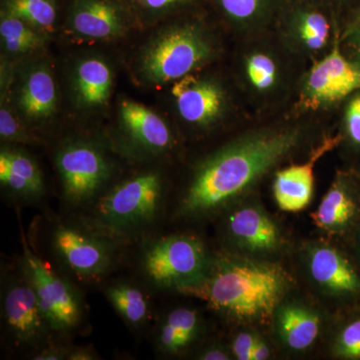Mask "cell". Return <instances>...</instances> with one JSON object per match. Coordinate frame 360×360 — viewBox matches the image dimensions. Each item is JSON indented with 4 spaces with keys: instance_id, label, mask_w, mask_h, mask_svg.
Here are the masks:
<instances>
[{
    "instance_id": "obj_11",
    "label": "cell",
    "mask_w": 360,
    "mask_h": 360,
    "mask_svg": "<svg viewBox=\"0 0 360 360\" xmlns=\"http://www.w3.org/2000/svg\"><path fill=\"white\" fill-rule=\"evenodd\" d=\"M360 90V63L349 60L336 44L328 56L315 63L304 84L311 108L335 103Z\"/></svg>"
},
{
    "instance_id": "obj_29",
    "label": "cell",
    "mask_w": 360,
    "mask_h": 360,
    "mask_svg": "<svg viewBox=\"0 0 360 360\" xmlns=\"http://www.w3.org/2000/svg\"><path fill=\"white\" fill-rule=\"evenodd\" d=\"M343 141L347 142L354 153H360V91L355 92L347 103Z\"/></svg>"
},
{
    "instance_id": "obj_19",
    "label": "cell",
    "mask_w": 360,
    "mask_h": 360,
    "mask_svg": "<svg viewBox=\"0 0 360 360\" xmlns=\"http://www.w3.org/2000/svg\"><path fill=\"white\" fill-rule=\"evenodd\" d=\"M16 101L22 115L32 122H44L56 112L58 91L53 75L46 65H35L26 73Z\"/></svg>"
},
{
    "instance_id": "obj_36",
    "label": "cell",
    "mask_w": 360,
    "mask_h": 360,
    "mask_svg": "<svg viewBox=\"0 0 360 360\" xmlns=\"http://www.w3.org/2000/svg\"><path fill=\"white\" fill-rule=\"evenodd\" d=\"M63 354L61 350L56 349V348H49V349L44 350L35 356L37 360H56L63 359Z\"/></svg>"
},
{
    "instance_id": "obj_21",
    "label": "cell",
    "mask_w": 360,
    "mask_h": 360,
    "mask_svg": "<svg viewBox=\"0 0 360 360\" xmlns=\"http://www.w3.org/2000/svg\"><path fill=\"white\" fill-rule=\"evenodd\" d=\"M0 181L21 195L37 196L44 191V179L37 163L13 149H2L0 153Z\"/></svg>"
},
{
    "instance_id": "obj_9",
    "label": "cell",
    "mask_w": 360,
    "mask_h": 360,
    "mask_svg": "<svg viewBox=\"0 0 360 360\" xmlns=\"http://www.w3.org/2000/svg\"><path fill=\"white\" fill-rule=\"evenodd\" d=\"M23 269L37 292L47 324L58 330L75 328L79 321L80 307L70 286L27 246L25 248Z\"/></svg>"
},
{
    "instance_id": "obj_1",
    "label": "cell",
    "mask_w": 360,
    "mask_h": 360,
    "mask_svg": "<svg viewBox=\"0 0 360 360\" xmlns=\"http://www.w3.org/2000/svg\"><path fill=\"white\" fill-rule=\"evenodd\" d=\"M300 141L296 129L246 135L205 160L194 175L180 205L186 217H205L245 195Z\"/></svg>"
},
{
    "instance_id": "obj_3",
    "label": "cell",
    "mask_w": 360,
    "mask_h": 360,
    "mask_svg": "<svg viewBox=\"0 0 360 360\" xmlns=\"http://www.w3.org/2000/svg\"><path fill=\"white\" fill-rule=\"evenodd\" d=\"M212 53L210 42L198 28H168L144 47L139 58V72L149 84L176 82L205 65Z\"/></svg>"
},
{
    "instance_id": "obj_30",
    "label": "cell",
    "mask_w": 360,
    "mask_h": 360,
    "mask_svg": "<svg viewBox=\"0 0 360 360\" xmlns=\"http://www.w3.org/2000/svg\"><path fill=\"white\" fill-rule=\"evenodd\" d=\"M0 136L2 141L18 143H30L32 141V137L20 127L13 113L4 104L0 110Z\"/></svg>"
},
{
    "instance_id": "obj_27",
    "label": "cell",
    "mask_w": 360,
    "mask_h": 360,
    "mask_svg": "<svg viewBox=\"0 0 360 360\" xmlns=\"http://www.w3.org/2000/svg\"><path fill=\"white\" fill-rule=\"evenodd\" d=\"M298 37L307 49L321 51L328 44L330 25L323 14L307 11L300 14L296 23Z\"/></svg>"
},
{
    "instance_id": "obj_34",
    "label": "cell",
    "mask_w": 360,
    "mask_h": 360,
    "mask_svg": "<svg viewBox=\"0 0 360 360\" xmlns=\"http://www.w3.org/2000/svg\"><path fill=\"white\" fill-rule=\"evenodd\" d=\"M141 6L149 11H160L180 4L184 0H137Z\"/></svg>"
},
{
    "instance_id": "obj_5",
    "label": "cell",
    "mask_w": 360,
    "mask_h": 360,
    "mask_svg": "<svg viewBox=\"0 0 360 360\" xmlns=\"http://www.w3.org/2000/svg\"><path fill=\"white\" fill-rule=\"evenodd\" d=\"M202 241L188 234L162 238L144 255L143 266L153 283L180 292L198 285L210 267Z\"/></svg>"
},
{
    "instance_id": "obj_26",
    "label": "cell",
    "mask_w": 360,
    "mask_h": 360,
    "mask_svg": "<svg viewBox=\"0 0 360 360\" xmlns=\"http://www.w3.org/2000/svg\"><path fill=\"white\" fill-rule=\"evenodd\" d=\"M108 296L118 314L131 324H141L148 314V305L142 291L127 284L108 288Z\"/></svg>"
},
{
    "instance_id": "obj_10",
    "label": "cell",
    "mask_w": 360,
    "mask_h": 360,
    "mask_svg": "<svg viewBox=\"0 0 360 360\" xmlns=\"http://www.w3.org/2000/svg\"><path fill=\"white\" fill-rule=\"evenodd\" d=\"M65 198L71 202L89 200L110 179L108 160L98 149L89 144L65 146L56 158Z\"/></svg>"
},
{
    "instance_id": "obj_17",
    "label": "cell",
    "mask_w": 360,
    "mask_h": 360,
    "mask_svg": "<svg viewBox=\"0 0 360 360\" xmlns=\"http://www.w3.org/2000/svg\"><path fill=\"white\" fill-rule=\"evenodd\" d=\"M120 115L123 129L141 148L160 153L172 146V135L167 123L146 106L135 101H122Z\"/></svg>"
},
{
    "instance_id": "obj_33",
    "label": "cell",
    "mask_w": 360,
    "mask_h": 360,
    "mask_svg": "<svg viewBox=\"0 0 360 360\" xmlns=\"http://www.w3.org/2000/svg\"><path fill=\"white\" fill-rule=\"evenodd\" d=\"M231 352H227L225 348L213 345L205 348L198 356V359L203 360H227L231 359Z\"/></svg>"
},
{
    "instance_id": "obj_4",
    "label": "cell",
    "mask_w": 360,
    "mask_h": 360,
    "mask_svg": "<svg viewBox=\"0 0 360 360\" xmlns=\"http://www.w3.org/2000/svg\"><path fill=\"white\" fill-rule=\"evenodd\" d=\"M302 260L309 283L336 311L360 305V264L347 245L310 241Z\"/></svg>"
},
{
    "instance_id": "obj_35",
    "label": "cell",
    "mask_w": 360,
    "mask_h": 360,
    "mask_svg": "<svg viewBox=\"0 0 360 360\" xmlns=\"http://www.w3.org/2000/svg\"><path fill=\"white\" fill-rule=\"evenodd\" d=\"M271 355V348L269 343L262 338L257 340V345L251 352L250 360H265L269 359Z\"/></svg>"
},
{
    "instance_id": "obj_22",
    "label": "cell",
    "mask_w": 360,
    "mask_h": 360,
    "mask_svg": "<svg viewBox=\"0 0 360 360\" xmlns=\"http://www.w3.org/2000/svg\"><path fill=\"white\" fill-rule=\"evenodd\" d=\"M328 350L333 359L360 360V305L338 312Z\"/></svg>"
},
{
    "instance_id": "obj_40",
    "label": "cell",
    "mask_w": 360,
    "mask_h": 360,
    "mask_svg": "<svg viewBox=\"0 0 360 360\" xmlns=\"http://www.w3.org/2000/svg\"><path fill=\"white\" fill-rule=\"evenodd\" d=\"M352 34L356 35V37H359V51H360V30H356V32H352Z\"/></svg>"
},
{
    "instance_id": "obj_25",
    "label": "cell",
    "mask_w": 360,
    "mask_h": 360,
    "mask_svg": "<svg viewBox=\"0 0 360 360\" xmlns=\"http://www.w3.org/2000/svg\"><path fill=\"white\" fill-rule=\"evenodd\" d=\"M6 13L41 33L51 32L56 20L53 0H7Z\"/></svg>"
},
{
    "instance_id": "obj_31",
    "label": "cell",
    "mask_w": 360,
    "mask_h": 360,
    "mask_svg": "<svg viewBox=\"0 0 360 360\" xmlns=\"http://www.w3.org/2000/svg\"><path fill=\"white\" fill-rule=\"evenodd\" d=\"M227 15L233 20L245 21L257 15L264 0H219Z\"/></svg>"
},
{
    "instance_id": "obj_13",
    "label": "cell",
    "mask_w": 360,
    "mask_h": 360,
    "mask_svg": "<svg viewBox=\"0 0 360 360\" xmlns=\"http://www.w3.org/2000/svg\"><path fill=\"white\" fill-rule=\"evenodd\" d=\"M342 136L328 137L322 141L307 162L293 165L277 172L274 182V195L283 212H298L311 201L314 189V167L322 156L340 146Z\"/></svg>"
},
{
    "instance_id": "obj_2",
    "label": "cell",
    "mask_w": 360,
    "mask_h": 360,
    "mask_svg": "<svg viewBox=\"0 0 360 360\" xmlns=\"http://www.w3.org/2000/svg\"><path fill=\"white\" fill-rule=\"evenodd\" d=\"M283 267L243 255H222L210 262L200 284L181 292L198 296L212 309L233 321H271L290 288Z\"/></svg>"
},
{
    "instance_id": "obj_23",
    "label": "cell",
    "mask_w": 360,
    "mask_h": 360,
    "mask_svg": "<svg viewBox=\"0 0 360 360\" xmlns=\"http://www.w3.org/2000/svg\"><path fill=\"white\" fill-rule=\"evenodd\" d=\"M200 329V316L195 310L177 309L168 314L161 328L160 345L165 352L176 354L193 342Z\"/></svg>"
},
{
    "instance_id": "obj_8",
    "label": "cell",
    "mask_w": 360,
    "mask_h": 360,
    "mask_svg": "<svg viewBox=\"0 0 360 360\" xmlns=\"http://www.w3.org/2000/svg\"><path fill=\"white\" fill-rule=\"evenodd\" d=\"M311 219L328 236L345 245L352 243L360 233L359 175L345 172L336 175Z\"/></svg>"
},
{
    "instance_id": "obj_14",
    "label": "cell",
    "mask_w": 360,
    "mask_h": 360,
    "mask_svg": "<svg viewBox=\"0 0 360 360\" xmlns=\"http://www.w3.org/2000/svg\"><path fill=\"white\" fill-rule=\"evenodd\" d=\"M172 94L180 116L191 124H212L224 110V92L210 80L186 75L174 82Z\"/></svg>"
},
{
    "instance_id": "obj_12",
    "label": "cell",
    "mask_w": 360,
    "mask_h": 360,
    "mask_svg": "<svg viewBox=\"0 0 360 360\" xmlns=\"http://www.w3.org/2000/svg\"><path fill=\"white\" fill-rule=\"evenodd\" d=\"M277 340L290 352H304L314 347L321 335V312L300 300L281 302L271 319Z\"/></svg>"
},
{
    "instance_id": "obj_15",
    "label": "cell",
    "mask_w": 360,
    "mask_h": 360,
    "mask_svg": "<svg viewBox=\"0 0 360 360\" xmlns=\"http://www.w3.org/2000/svg\"><path fill=\"white\" fill-rule=\"evenodd\" d=\"M4 311L7 326L20 342H34L44 333L47 321L27 277L9 284L4 298Z\"/></svg>"
},
{
    "instance_id": "obj_37",
    "label": "cell",
    "mask_w": 360,
    "mask_h": 360,
    "mask_svg": "<svg viewBox=\"0 0 360 360\" xmlns=\"http://www.w3.org/2000/svg\"><path fill=\"white\" fill-rule=\"evenodd\" d=\"M68 359L72 360H89L94 359V356H92V354H90L89 350L78 349L73 352Z\"/></svg>"
},
{
    "instance_id": "obj_28",
    "label": "cell",
    "mask_w": 360,
    "mask_h": 360,
    "mask_svg": "<svg viewBox=\"0 0 360 360\" xmlns=\"http://www.w3.org/2000/svg\"><path fill=\"white\" fill-rule=\"evenodd\" d=\"M246 75L250 84L260 91L271 89L277 77L276 63L266 54H252L246 61Z\"/></svg>"
},
{
    "instance_id": "obj_32",
    "label": "cell",
    "mask_w": 360,
    "mask_h": 360,
    "mask_svg": "<svg viewBox=\"0 0 360 360\" xmlns=\"http://www.w3.org/2000/svg\"><path fill=\"white\" fill-rule=\"evenodd\" d=\"M259 338L255 331L243 330L238 333L231 342L232 356L238 360H250L251 352Z\"/></svg>"
},
{
    "instance_id": "obj_38",
    "label": "cell",
    "mask_w": 360,
    "mask_h": 360,
    "mask_svg": "<svg viewBox=\"0 0 360 360\" xmlns=\"http://www.w3.org/2000/svg\"><path fill=\"white\" fill-rule=\"evenodd\" d=\"M348 248H350V250L354 253L355 258H356L357 262H359L360 264V233L359 236H355L354 240L352 243H348Z\"/></svg>"
},
{
    "instance_id": "obj_18",
    "label": "cell",
    "mask_w": 360,
    "mask_h": 360,
    "mask_svg": "<svg viewBox=\"0 0 360 360\" xmlns=\"http://www.w3.org/2000/svg\"><path fill=\"white\" fill-rule=\"evenodd\" d=\"M71 27L84 39L106 40L122 34L124 22L108 0H80L71 13Z\"/></svg>"
},
{
    "instance_id": "obj_16",
    "label": "cell",
    "mask_w": 360,
    "mask_h": 360,
    "mask_svg": "<svg viewBox=\"0 0 360 360\" xmlns=\"http://www.w3.org/2000/svg\"><path fill=\"white\" fill-rule=\"evenodd\" d=\"M54 246L68 266L82 276H98L110 264V253L103 243L70 227L56 229Z\"/></svg>"
},
{
    "instance_id": "obj_24",
    "label": "cell",
    "mask_w": 360,
    "mask_h": 360,
    "mask_svg": "<svg viewBox=\"0 0 360 360\" xmlns=\"http://www.w3.org/2000/svg\"><path fill=\"white\" fill-rule=\"evenodd\" d=\"M2 45L11 56H25L41 49L44 37L41 32L25 21L4 13L0 21Z\"/></svg>"
},
{
    "instance_id": "obj_7",
    "label": "cell",
    "mask_w": 360,
    "mask_h": 360,
    "mask_svg": "<svg viewBox=\"0 0 360 360\" xmlns=\"http://www.w3.org/2000/svg\"><path fill=\"white\" fill-rule=\"evenodd\" d=\"M229 243L239 255L258 259L274 257L285 248L283 229L258 202H243L232 208L225 221Z\"/></svg>"
},
{
    "instance_id": "obj_6",
    "label": "cell",
    "mask_w": 360,
    "mask_h": 360,
    "mask_svg": "<svg viewBox=\"0 0 360 360\" xmlns=\"http://www.w3.org/2000/svg\"><path fill=\"white\" fill-rule=\"evenodd\" d=\"M160 175L149 172L123 182L99 200L96 215L112 231H125L153 221L161 200Z\"/></svg>"
},
{
    "instance_id": "obj_39",
    "label": "cell",
    "mask_w": 360,
    "mask_h": 360,
    "mask_svg": "<svg viewBox=\"0 0 360 360\" xmlns=\"http://www.w3.org/2000/svg\"><path fill=\"white\" fill-rule=\"evenodd\" d=\"M360 30V7L356 13L354 14V20H352V25L348 28V32L352 34V32H356Z\"/></svg>"
},
{
    "instance_id": "obj_41",
    "label": "cell",
    "mask_w": 360,
    "mask_h": 360,
    "mask_svg": "<svg viewBox=\"0 0 360 360\" xmlns=\"http://www.w3.org/2000/svg\"><path fill=\"white\" fill-rule=\"evenodd\" d=\"M359 177H360V174H359Z\"/></svg>"
},
{
    "instance_id": "obj_20",
    "label": "cell",
    "mask_w": 360,
    "mask_h": 360,
    "mask_svg": "<svg viewBox=\"0 0 360 360\" xmlns=\"http://www.w3.org/2000/svg\"><path fill=\"white\" fill-rule=\"evenodd\" d=\"M73 82L79 103L87 108H98L110 99L112 91V72L103 59L89 58L78 63Z\"/></svg>"
}]
</instances>
